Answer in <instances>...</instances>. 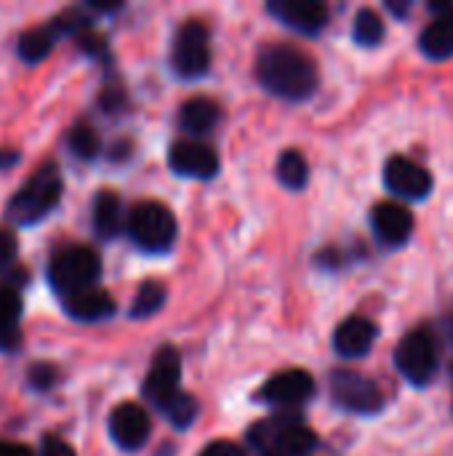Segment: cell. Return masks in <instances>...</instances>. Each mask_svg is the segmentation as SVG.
I'll return each instance as SVG.
<instances>
[{
    "mask_svg": "<svg viewBox=\"0 0 453 456\" xmlns=\"http://www.w3.org/2000/svg\"><path fill=\"white\" fill-rule=\"evenodd\" d=\"M0 456H32V452L19 444H0Z\"/></svg>",
    "mask_w": 453,
    "mask_h": 456,
    "instance_id": "cell-31",
    "label": "cell"
},
{
    "mask_svg": "<svg viewBox=\"0 0 453 456\" xmlns=\"http://www.w3.org/2000/svg\"><path fill=\"white\" fill-rule=\"evenodd\" d=\"M419 48L430 59H449L453 56V11L435 16L419 37Z\"/></svg>",
    "mask_w": 453,
    "mask_h": 456,
    "instance_id": "cell-17",
    "label": "cell"
},
{
    "mask_svg": "<svg viewBox=\"0 0 453 456\" xmlns=\"http://www.w3.org/2000/svg\"><path fill=\"white\" fill-rule=\"evenodd\" d=\"M101 273V262L96 256L93 248L88 246H69V248H61L51 265H48V281H51V289L64 299V297H72L77 291H85V289H93L96 278Z\"/></svg>",
    "mask_w": 453,
    "mask_h": 456,
    "instance_id": "cell-3",
    "label": "cell"
},
{
    "mask_svg": "<svg viewBox=\"0 0 453 456\" xmlns=\"http://www.w3.org/2000/svg\"><path fill=\"white\" fill-rule=\"evenodd\" d=\"M200 456H243V449L230 441H216V444H208Z\"/></svg>",
    "mask_w": 453,
    "mask_h": 456,
    "instance_id": "cell-30",
    "label": "cell"
},
{
    "mask_svg": "<svg viewBox=\"0 0 453 456\" xmlns=\"http://www.w3.org/2000/svg\"><path fill=\"white\" fill-rule=\"evenodd\" d=\"M160 411L166 414V419H168L176 430H187V428L192 425V419L198 417V403H195L192 395L179 393V395H176L171 403H166Z\"/></svg>",
    "mask_w": 453,
    "mask_h": 456,
    "instance_id": "cell-25",
    "label": "cell"
},
{
    "mask_svg": "<svg viewBox=\"0 0 453 456\" xmlns=\"http://www.w3.org/2000/svg\"><path fill=\"white\" fill-rule=\"evenodd\" d=\"M67 142H69V150L83 160H91V158L99 155V136L88 123H75Z\"/></svg>",
    "mask_w": 453,
    "mask_h": 456,
    "instance_id": "cell-26",
    "label": "cell"
},
{
    "mask_svg": "<svg viewBox=\"0 0 453 456\" xmlns=\"http://www.w3.org/2000/svg\"><path fill=\"white\" fill-rule=\"evenodd\" d=\"M40 456H75V452H72V446H69V444H64L61 438L48 436V438H43Z\"/></svg>",
    "mask_w": 453,
    "mask_h": 456,
    "instance_id": "cell-27",
    "label": "cell"
},
{
    "mask_svg": "<svg viewBox=\"0 0 453 456\" xmlns=\"http://www.w3.org/2000/svg\"><path fill=\"white\" fill-rule=\"evenodd\" d=\"M395 366L411 385H427L438 374V345L433 334L425 329L406 334L395 350Z\"/></svg>",
    "mask_w": 453,
    "mask_h": 456,
    "instance_id": "cell-5",
    "label": "cell"
},
{
    "mask_svg": "<svg viewBox=\"0 0 453 456\" xmlns=\"http://www.w3.org/2000/svg\"><path fill=\"white\" fill-rule=\"evenodd\" d=\"M174 69L182 77H200L208 72L211 64V45H208V27L198 19H190L179 27L171 53Z\"/></svg>",
    "mask_w": 453,
    "mask_h": 456,
    "instance_id": "cell-6",
    "label": "cell"
},
{
    "mask_svg": "<svg viewBox=\"0 0 453 456\" xmlns=\"http://www.w3.org/2000/svg\"><path fill=\"white\" fill-rule=\"evenodd\" d=\"M53 377H56V371L48 366V363H37L32 371H29V382H32V387H48L51 382H53Z\"/></svg>",
    "mask_w": 453,
    "mask_h": 456,
    "instance_id": "cell-28",
    "label": "cell"
},
{
    "mask_svg": "<svg viewBox=\"0 0 453 456\" xmlns=\"http://www.w3.org/2000/svg\"><path fill=\"white\" fill-rule=\"evenodd\" d=\"M352 35L360 45H376L384 37V21L379 19L376 11L363 8V11H358V16L352 21Z\"/></svg>",
    "mask_w": 453,
    "mask_h": 456,
    "instance_id": "cell-24",
    "label": "cell"
},
{
    "mask_svg": "<svg viewBox=\"0 0 453 456\" xmlns=\"http://www.w3.org/2000/svg\"><path fill=\"white\" fill-rule=\"evenodd\" d=\"M168 166L182 176L211 179L219 171V158L200 142H176L168 152Z\"/></svg>",
    "mask_w": 453,
    "mask_h": 456,
    "instance_id": "cell-12",
    "label": "cell"
},
{
    "mask_svg": "<svg viewBox=\"0 0 453 456\" xmlns=\"http://www.w3.org/2000/svg\"><path fill=\"white\" fill-rule=\"evenodd\" d=\"M13 256H16V238H13L11 232L0 230V270H3L5 265H11Z\"/></svg>",
    "mask_w": 453,
    "mask_h": 456,
    "instance_id": "cell-29",
    "label": "cell"
},
{
    "mask_svg": "<svg viewBox=\"0 0 453 456\" xmlns=\"http://www.w3.org/2000/svg\"><path fill=\"white\" fill-rule=\"evenodd\" d=\"M310 176V166L307 158L296 150H286L278 158V179L288 187V190H302L307 184Z\"/></svg>",
    "mask_w": 453,
    "mask_h": 456,
    "instance_id": "cell-22",
    "label": "cell"
},
{
    "mask_svg": "<svg viewBox=\"0 0 453 456\" xmlns=\"http://www.w3.org/2000/svg\"><path fill=\"white\" fill-rule=\"evenodd\" d=\"M19 315H21V299H19L16 289L0 286V350L16 347Z\"/></svg>",
    "mask_w": 453,
    "mask_h": 456,
    "instance_id": "cell-20",
    "label": "cell"
},
{
    "mask_svg": "<svg viewBox=\"0 0 453 456\" xmlns=\"http://www.w3.org/2000/svg\"><path fill=\"white\" fill-rule=\"evenodd\" d=\"M376 326L368 318H350L334 334V347L342 358H363L376 342Z\"/></svg>",
    "mask_w": 453,
    "mask_h": 456,
    "instance_id": "cell-16",
    "label": "cell"
},
{
    "mask_svg": "<svg viewBox=\"0 0 453 456\" xmlns=\"http://www.w3.org/2000/svg\"><path fill=\"white\" fill-rule=\"evenodd\" d=\"M61 200V174L53 163H43L8 200V219L16 224L40 222Z\"/></svg>",
    "mask_w": 453,
    "mask_h": 456,
    "instance_id": "cell-2",
    "label": "cell"
},
{
    "mask_svg": "<svg viewBox=\"0 0 453 456\" xmlns=\"http://www.w3.org/2000/svg\"><path fill=\"white\" fill-rule=\"evenodd\" d=\"M219 120V104L206 99V96H195L190 102H184L182 112H179V123L184 131L200 136V134H208Z\"/></svg>",
    "mask_w": 453,
    "mask_h": 456,
    "instance_id": "cell-19",
    "label": "cell"
},
{
    "mask_svg": "<svg viewBox=\"0 0 453 456\" xmlns=\"http://www.w3.org/2000/svg\"><path fill=\"white\" fill-rule=\"evenodd\" d=\"M270 11L291 29H299L307 35L320 32L328 21V11L318 0H275L270 3Z\"/></svg>",
    "mask_w": 453,
    "mask_h": 456,
    "instance_id": "cell-13",
    "label": "cell"
},
{
    "mask_svg": "<svg viewBox=\"0 0 453 456\" xmlns=\"http://www.w3.org/2000/svg\"><path fill=\"white\" fill-rule=\"evenodd\" d=\"M109 436L125 452L142 449L147 444V438H150V417H147V411L142 406H136V403H120L109 414Z\"/></svg>",
    "mask_w": 453,
    "mask_h": 456,
    "instance_id": "cell-10",
    "label": "cell"
},
{
    "mask_svg": "<svg viewBox=\"0 0 453 456\" xmlns=\"http://www.w3.org/2000/svg\"><path fill=\"white\" fill-rule=\"evenodd\" d=\"M53 37H56V32H53L51 24H48V27L27 29V32L19 37V56H21L24 61H40V59H45L48 51H51V45H53Z\"/></svg>",
    "mask_w": 453,
    "mask_h": 456,
    "instance_id": "cell-21",
    "label": "cell"
},
{
    "mask_svg": "<svg viewBox=\"0 0 453 456\" xmlns=\"http://www.w3.org/2000/svg\"><path fill=\"white\" fill-rule=\"evenodd\" d=\"M384 184L400 195V198H411V200H422L430 195L433 190V176L427 168H422L419 163L409 160V158H390L384 166Z\"/></svg>",
    "mask_w": 453,
    "mask_h": 456,
    "instance_id": "cell-9",
    "label": "cell"
},
{
    "mask_svg": "<svg viewBox=\"0 0 453 456\" xmlns=\"http://www.w3.org/2000/svg\"><path fill=\"white\" fill-rule=\"evenodd\" d=\"M179 379H182V358L179 350L174 347H160L152 358V366L147 371L144 379V395L147 401H152L158 409H163L166 403H171L182 390H179Z\"/></svg>",
    "mask_w": 453,
    "mask_h": 456,
    "instance_id": "cell-8",
    "label": "cell"
},
{
    "mask_svg": "<svg viewBox=\"0 0 453 456\" xmlns=\"http://www.w3.org/2000/svg\"><path fill=\"white\" fill-rule=\"evenodd\" d=\"M16 160H19V152H13V150H0V168L13 166Z\"/></svg>",
    "mask_w": 453,
    "mask_h": 456,
    "instance_id": "cell-32",
    "label": "cell"
},
{
    "mask_svg": "<svg viewBox=\"0 0 453 456\" xmlns=\"http://www.w3.org/2000/svg\"><path fill=\"white\" fill-rule=\"evenodd\" d=\"M123 227V206L112 190H101L93 198V230L99 238L112 240Z\"/></svg>",
    "mask_w": 453,
    "mask_h": 456,
    "instance_id": "cell-18",
    "label": "cell"
},
{
    "mask_svg": "<svg viewBox=\"0 0 453 456\" xmlns=\"http://www.w3.org/2000/svg\"><path fill=\"white\" fill-rule=\"evenodd\" d=\"M312 393H315V379L302 369H288V371L275 374L262 387V401L272 406H299L310 401Z\"/></svg>",
    "mask_w": 453,
    "mask_h": 456,
    "instance_id": "cell-11",
    "label": "cell"
},
{
    "mask_svg": "<svg viewBox=\"0 0 453 456\" xmlns=\"http://www.w3.org/2000/svg\"><path fill=\"white\" fill-rule=\"evenodd\" d=\"M371 224L384 246H403L414 232V216L400 203H379L371 214Z\"/></svg>",
    "mask_w": 453,
    "mask_h": 456,
    "instance_id": "cell-14",
    "label": "cell"
},
{
    "mask_svg": "<svg viewBox=\"0 0 453 456\" xmlns=\"http://www.w3.org/2000/svg\"><path fill=\"white\" fill-rule=\"evenodd\" d=\"M256 75L262 86L283 99L302 102L318 88V67L315 61L288 43L267 45L256 59Z\"/></svg>",
    "mask_w": 453,
    "mask_h": 456,
    "instance_id": "cell-1",
    "label": "cell"
},
{
    "mask_svg": "<svg viewBox=\"0 0 453 456\" xmlns=\"http://www.w3.org/2000/svg\"><path fill=\"white\" fill-rule=\"evenodd\" d=\"M128 232L139 248L150 254H166L176 240V219L163 203L144 200L131 208Z\"/></svg>",
    "mask_w": 453,
    "mask_h": 456,
    "instance_id": "cell-4",
    "label": "cell"
},
{
    "mask_svg": "<svg viewBox=\"0 0 453 456\" xmlns=\"http://www.w3.org/2000/svg\"><path fill=\"white\" fill-rule=\"evenodd\" d=\"M61 305L69 318L83 321V323H96V321H107L109 315H115V299L104 289H96V286L77 291L72 297H64Z\"/></svg>",
    "mask_w": 453,
    "mask_h": 456,
    "instance_id": "cell-15",
    "label": "cell"
},
{
    "mask_svg": "<svg viewBox=\"0 0 453 456\" xmlns=\"http://www.w3.org/2000/svg\"><path fill=\"white\" fill-rule=\"evenodd\" d=\"M163 302H166V289H163V283H158V281H144V283L139 286L136 297H133L131 318H136V321L150 318V315H155V313L163 307Z\"/></svg>",
    "mask_w": 453,
    "mask_h": 456,
    "instance_id": "cell-23",
    "label": "cell"
},
{
    "mask_svg": "<svg viewBox=\"0 0 453 456\" xmlns=\"http://www.w3.org/2000/svg\"><path fill=\"white\" fill-rule=\"evenodd\" d=\"M331 395L342 409L355 414H376L384 403L382 390L368 377L350 369H339L331 374Z\"/></svg>",
    "mask_w": 453,
    "mask_h": 456,
    "instance_id": "cell-7",
    "label": "cell"
}]
</instances>
